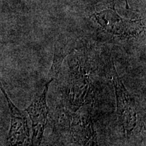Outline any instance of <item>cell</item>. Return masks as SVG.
I'll use <instances>...</instances> for the list:
<instances>
[{
  "label": "cell",
  "mask_w": 146,
  "mask_h": 146,
  "mask_svg": "<svg viewBox=\"0 0 146 146\" xmlns=\"http://www.w3.org/2000/svg\"><path fill=\"white\" fill-rule=\"evenodd\" d=\"M112 81L116 96L118 122L126 137H131L138 129L139 113L134 99L126 88L114 64L111 70Z\"/></svg>",
  "instance_id": "6da1fadb"
},
{
  "label": "cell",
  "mask_w": 146,
  "mask_h": 146,
  "mask_svg": "<svg viewBox=\"0 0 146 146\" xmlns=\"http://www.w3.org/2000/svg\"><path fill=\"white\" fill-rule=\"evenodd\" d=\"M91 18L104 31L125 39L137 37L145 30L141 20H129L120 16L114 6L100 12H95Z\"/></svg>",
  "instance_id": "7a4b0ae2"
},
{
  "label": "cell",
  "mask_w": 146,
  "mask_h": 146,
  "mask_svg": "<svg viewBox=\"0 0 146 146\" xmlns=\"http://www.w3.org/2000/svg\"><path fill=\"white\" fill-rule=\"evenodd\" d=\"M90 86L85 63L76 64L68 77L65 89L66 103L70 112H77L87 102Z\"/></svg>",
  "instance_id": "3957f363"
},
{
  "label": "cell",
  "mask_w": 146,
  "mask_h": 146,
  "mask_svg": "<svg viewBox=\"0 0 146 146\" xmlns=\"http://www.w3.org/2000/svg\"><path fill=\"white\" fill-rule=\"evenodd\" d=\"M52 81H47L43 91L36 96L30 106L25 110L31 121L32 135L30 146H41L49 114L47 96Z\"/></svg>",
  "instance_id": "277c9868"
},
{
  "label": "cell",
  "mask_w": 146,
  "mask_h": 146,
  "mask_svg": "<svg viewBox=\"0 0 146 146\" xmlns=\"http://www.w3.org/2000/svg\"><path fill=\"white\" fill-rule=\"evenodd\" d=\"M3 95L8 104L11 118L7 145L8 146H29L31 133L27 112L16 106L6 91Z\"/></svg>",
  "instance_id": "5b68a950"
},
{
  "label": "cell",
  "mask_w": 146,
  "mask_h": 146,
  "mask_svg": "<svg viewBox=\"0 0 146 146\" xmlns=\"http://www.w3.org/2000/svg\"><path fill=\"white\" fill-rule=\"evenodd\" d=\"M72 141L78 146H98V138L91 114L84 106L73 114L70 122Z\"/></svg>",
  "instance_id": "8992f818"
},
{
  "label": "cell",
  "mask_w": 146,
  "mask_h": 146,
  "mask_svg": "<svg viewBox=\"0 0 146 146\" xmlns=\"http://www.w3.org/2000/svg\"><path fill=\"white\" fill-rule=\"evenodd\" d=\"M76 43L75 40L71 38H61L56 41L52 64L47 75V81L52 82L58 77L64 60L76 48Z\"/></svg>",
  "instance_id": "52a82bcc"
},
{
  "label": "cell",
  "mask_w": 146,
  "mask_h": 146,
  "mask_svg": "<svg viewBox=\"0 0 146 146\" xmlns=\"http://www.w3.org/2000/svg\"><path fill=\"white\" fill-rule=\"evenodd\" d=\"M3 90H5V89H4V87H3V86L2 83H1V80H0V91H2Z\"/></svg>",
  "instance_id": "ba28073f"
}]
</instances>
